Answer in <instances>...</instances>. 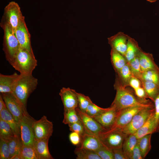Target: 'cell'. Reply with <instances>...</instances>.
Here are the masks:
<instances>
[{"label": "cell", "instance_id": "8fae6325", "mask_svg": "<svg viewBox=\"0 0 159 159\" xmlns=\"http://www.w3.org/2000/svg\"><path fill=\"white\" fill-rule=\"evenodd\" d=\"M145 108L146 107L134 106L120 110L118 112L114 124L110 129L118 128L122 129L130 122L135 114Z\"/></svg>", "mask_w": 159, "mask_h": 159}, {"label": "cell", "instance_id": "d6986e66", "mask_svg": "<svg viewBox=\"0 0 159 159\" xmlns=\"http://www.w3.org/2000/svg\"><path fill=\"white\" fill-rule=\"evenodd\" d=\"M49 139H34L33 147L38 159H53L48 146Z\"/></svg>", "mask_w": 159, "mask_h": 159}, {"label": "cell", "instance_id": "4dcf8cb0", "mask_svg": "<svg viewBox=\"0 0 159 159\" xmlns=\"http://www.w3.org/2000/svg\"><path fill=\"white\" fill-rule=\"evenodd\" d=\"M10 159L14 155L20 153L23 145L20 137L15 136L8 142Z\"/></svg>", "mask_w": 159, "mask_h": 159}, {"label": "cell", "instance_id": "9c48e42d", "mask_svg": "<svg viewBox=\"0 0 159 159\" xmlns=\"http://www.w3.org/2000/svg\"><path fill=\"white\" fill-rule=\"evenodd\" d=\"M155 112V107H147L143 109L133 117L130 122L122 129L125 134H134L144 124L149 116Z\"/></svg>", "mask_w": 159, "mask_h": 159}, {"label": "cell", "instance_id": "30bf717a", "mask_svg": "<svg viewBox=\"0 0 159 159\" xmlns=\"http://www.w3.org/2000/svg\"><path fill=\"white\" fill-rule=\"evenodd\" d=\"M33 127L35 139H49L53 132V124L43 115L38 120H35Z\"/></svg>", "mask_w": 159, "mask_h": 159}, {"label": "cell", "instance_id": "44dd1931", "mask_svg": "<svg viewBox=\"0 0 159 159\" xmlns=\"http://www.w3.org/2000/svg\"><path fill=\"white\" fill-rule=\"evenodd\" d=\"M138 56L142 73L150 70L159 69L154 62L152 54L146 52L142 50Z\"/></svg>", "mask_w": 159, "mask_h": 159}, {"label": "cell", "instance_id": "836d02e7", "mask_svg": "<svg viewBox=\"0 0 159 159\" xmlns=\"http://www.w3.org/2000/svg\"><path fill=\"white\" fill-rule=\"evenodd\" d=\"M19 154L21 159H38L33 146L23 145Z\"/></svg>", "mask_w": 159, "mask_h": 159}, {"label": "cell", "instance_id": "f1b7e54d", "mask_svg": "<svg viewBox=\"0 0 159 159\" xmlns=\"http://www.w3.org/2000/svg\"><path fill=\"white\" fill-rule=\"evenodd\" d=\"M116 72L117 74V76L123 85L129 86V81L133 75L128 63H127L119 71Z\"/></svg>", "mask_w": 159, "mask_h": 159}, {"label": "cell", "instance_id": "f6af8a7d", "mask_svg": "<svg viewBox=\"0 0 159 159\" xmlns=\"http://www.w3.org/2000/svg\"><path fill=\"white\" fill-rule=\"evenodd\" d=\"M143 158L139 148L137 144L134 148L130 159H142Z\"/></svg>", "mask_w": 159, "mask_h": 159}, {"label": "cell", "instance_id": "1f68e13d", "mask_svg": "<svg viewBox=\"0 0 159 159\" xmlns=\"http://www.w3.org/2000/svg\"><path fill=\"white\" fill-rule=\"evenodd\" d=\"M139 79L151 82L159 86V69L143 72Z\"/></svg>", "mask_w": 159, "mask_h": 159}, {"label": "cell", "instance_id": "5bb4252c", "mask_svg": "<svg viewBox=\"0 0 159 159\" xmlns=\"http://www.w3.org/2000/svg\"><path fill=\"white\" fill-rule=\"evenodd\" d=\"M14 34L19 42L20 47L33 52L31 42V35L25 20L18 26Z\"/></svg>", "mask_w": 159, "mask_h": 159}, {"label": "cell", "instance_id": "e0dca14e", "mask_svg": "<svg viewBox=\"0 0 159 159\" xmlns=\"http://www.w3.org/2000/svg\"><path fill=\"white\" fill-rule=\"evenodd\" d=\"M80 145V148L95 152L103 145L97 135L86 132L82 136Z\"/></svg>", "mask_w": 159, "mask_h": 159}, {"label": "cell", "instance_id": "6da1fadb", "mask_svg": "<svg viewBox=\"0 0 159 159\" xmlns=\"http://www.w3.org/2000/svg\"><path fill=\"white\" fill-rule=\"evenodd\" d=\"M116 91L114 100L111 105L119 111L123 108L134 106L144 107H154V104L149 100L140 99L135 92L123 85L117 76L114 85Z\"/></svg>", "mask_w": 159, "mask_h": 159}, {"label": "cell", "instance_id": "60d3db41", "mask_svg": "<svg viewBox=\"0 0 159 159\" xmlns=\"http://www.w3.org/2000/svg\"><path fill=\"white\" fill-rule=\"evenodd\" d=\"M154 104L155 109V117L156 125V132H159V92Z\"/></svg>", "mask_w": 159, "mask_h": 159}, {"label": "cell", "instance_id": "ba28073f", "mask_svg": "<svg viewBox=\"0 0 159 159\" xmlns=\"http://www.w3.org/2000/svg\"><path fill=\"white\" fill-rule=\"evenodd\" d=\"M35 120L28 114L24 116L18 123L20 137L23 145H33L35 138L33 123Z\"/></svg>", "mask_w": 159, "mask_h": 159}, {"label": "cell", "instance_id": "7dc6e473", "mask_svg": "<svg viewBox=\"0 0 159 159\" xmlns=\"http://www.w3.org/2000/svg\"><path fill=\"white\" fill-rule=\"evenodd\" d=\"M6 107L5 102L1 95H0V112Z\"/></svg>", "mask_w": 159, "mask_h": 159}, {"label": "cell", "instance_id": "d590c367", "mask_svg": "<svg viewBox=\"0 0 159 159\" xmlns=\"http://www.w3.org/2000/svg\"><path fill=\"white\" fill-rule=\"evenodd\" d=\"M138 55L135 57L130 62L127 63L130 67L133 75L140 79L142 72Z\"/></svg>", "mask_w": 159, "mask_h": 159}, {"label": "cell", "instance_id": "7a4b0ae2", "mask_svg": "<svg viewBox=\"0 0 159 159\" xmlns=\"http://www.w3.org/2000/svg\"><path fill=\"white\" fill-rule=\"evenodd\" d=\"M38 83L37 79L28 74H20L15 82L13 93L26 108L28 99Z\"/></svg>", "mask_w": 159, "mask_h": 159}, {"label": "cell", "instance_id": "9a60e30c", "mask_svg": "<svg viewBox=\"0 0 159 159\" xmlns=\"http://www.w3.org/2000/svg\"><path fill=\"white\" fill-rule=\"evenodd\" d=\"M64 107V111L76 109L78 106L76 91L69 87H62L59 93Z\"/></svg>", "mask_w": 159, "mask_h": 159}, {"label": "cell", "instance_id": "4fadbf2b", "mask_svg": "<svg viewBox=\"0 0 159 159\" xmlns=\"http://www.w3.org/2000/svg\"><path fill=\"white\" fill-rule=\"evenodd\" d=\"M119 111L111 105L106 110L93 117L107 130L110 129L114 124Z\"/></svg>", "mask_w": 159, "mask_h": 159}, {"label": "cell", "instance_id": "3957f363", "mask_svg": "<svg viewBox=\"0 0 159 159\" xmlns=\"http://www.w3.org/2000/svg\"><path fill=\"white\" fill-rule=\"evenodd\" d=\"M33 52L20 47L11 64L20 74H32L37 66Z\"/></svg>", "mask_w": 159, "mask_h": 159}, {"label": "cell", "instance_id": "e575fe53", "mask_svg": "<svg viewBox=\"0 0 159 159\" xmlns=\"http://www.w3.org/2000/svg\"><path fill=\"white\" fill-rule=\"evenodd\" d=\"M78 101L79 108L82 111L86 112L89 105L92 101L89 96L76 92Z\"/></svg>", "mask_w": 159, "mask_h": 159}, {"label": "cell", "instance_id": "7bdbcfd3", "mask_svg": "<svg viewBox=\"0 0 159 159\" xmlns=\"http://www.w3.org/2000/svg\"><path fill=\"white\" fill-rule=\"evenodd\" d=\"M129 86L132 87L134 90L143 86L141 80L134 76L131 78L129 81Z\"/></svg>", "mask_w": 159, "mask_h": 159}, {"label": "cell", "instance_id": "d4e9b609", "mask_svg": "<svg viewBox=\"0 0 159 159\" xmlns=\"http://www.w3.org/2000/svg\"><path fill=\"white\" fill-rule=\"evenodd\" d=\"M148 98L154 102L159 92V86L153 82L140 80Z\"/></svg>", "mask_w": 159, "mask_h": 159}, {"label": "cell", "instance_id": "681fc988", "mask_svg": "<svg viewBox=\"0 0 159 159\" xmlns=\"http://www.w3.org/2000/svg\"><path fill=\"white\" fill-rule=\"evenodd\" d=\"M146 1L151 2L153 3L156 2L157 0H146Z\"/></svg>", "mask_w": 159, "mask_h": 159}, {"label": "cell", "instance_id": "484cf974", "mask_svg": "<svg viewBox=\"0 0 159 159\" xmlns=\"http://www.w3.org/2000/svg\"><path fill=\"white\" fill-rule=\"evenodd\" d=\"M110 55L111 62L116 72L119 71L127 63L125 57L113 49H111Z\"/></svg>", "mask_w": 159, "mask_h": 159}, {"label": "cell", "instance_id": "4316f807", "mask_svg": "<svg viewBox=\"0 0 159 159\" xmlns=\"http://www.w3.org/2000/svg\"><path fill=\"white\" fill-rule=\"evenodd\" d=\"M151 134L146 135L138 139L137 144L140 150L142 156L144 158L151 149Z\"/></svg>", "mask_w": 159, "mask_h": 159}, {"label": "cell", "instance_id": "ffe728a7", "mask_svg": "<svg viewBox=\"0 0 159 159\" xmlns=\"http://www.w3.org/2000/svg\"><path fill=\"white\" fill-rule=\"evenodd\" d=\"M156 125L155 112L148 117L146 121L134 134L138 139L149 134L156 132Z\"/></svg>", "mask_w": 159, "mask_h": 159}, {"label": "cell", "instance_id": "b9f144b4", "mask_svg": "<svg viewBox=\"0 0 159 159\" xmlns=\"http://www.w3.org/2000/svg\"><path fill=\"white\" fill-rule=\"evenodd\" d=\"M69 138L70 142L73 145H77L81 143L82 136L77 133L72 132L69 135Z\"/></svg>", "mask_w": 159, "mask_h": 159}, {"label": "cell", "instance_id": "277c9868", "mask_svg": "<svg viewBox=\"0 0 159 159\" xmlns=\"http://www.w3.org/2000/svg\"><path fill=\"white\" fill-rule=\"evenodd\" d=\"M24 20L25 17L19 5L16 2L11 1L4 8L0 26L7 25L14 32L20 23Z\"/></svg>", "mask_w": 159, "mask_h": 159}, {"label": "cell", "instance_id": "bcb514c9", "mask_svg": "<svg viewBox=\"0 0 159 159\" xmlns=\"http://www.w3.org/2000/svg\"><path fill=\"white\" fill-rule=\"evenodd\" d=\"M136 96L140 98L146 99L148 98L145 91L143 86L134 90Z\"/></svg>", "mask_w": 159, "mask_h": 159}, {"label": "cell", "instance_id": "c3c4849f", "mask_svg": "<svg viewBox=\"0 0 159 159\" xmlns=\"http://www.w3.org/2000/svg\"><path fill=\"white\" fill-rule=\"evenodd\" d=\"M10 159H21L20 154H16L12 157Z\"/></svg>", "mask_w": 159, "mask_h": 159}, {"label": "cell", "instance_id": "ac0fdd59", "mask_svg": "<svg viewBox=\"0 0 159 159\" xmlns=\"http://www.w3.org/2000/svg\"><path fill=\"white\" fill-rule=\"evenodd\" d=\"M19 74L14 72L11 75L0 74V92L1 93L13 92L15 82Z\"/></svg>", "mask_w": 159, "mask_h": 159}, {"label": "cell", "instance_id": "ee69618b", "mask_svg": "<svg viewBox=\"0 0 159 159\" xmlns=\"http://www.w3.org/2000/svg\"><path fill=\"white\" fill-rule=\"evenodd\" d=\"M114 159H127L122 148L112 150Z\"/></svg>", "mask_w": 159, "mask_h": 159}, {"label": "cell", "instance_id": "ab89813d", "mask_svg": "<svg viewBox=\"0 0 159 159\" xmlns=\"http://www.w3.org/2000/svg\"><path fill=\"white\" fill-rule=\"evenodd\" d=\"M69 130L75 132L80 135L81 136L85 133V129L83 123L80 121L68 125Z\"/></svg>", "mask_w": 159, "mask_h": 159}, {"label": "cell", "instance_id": "cb8c5ba5", "mask_svg": "<svg viewBox=\"0 0 159 159\" xmlns=\"http://www.w3.org/2000/svg\"><path fill=\"white\" fill-rule=\"evenodd\" d=\"M138 139L134 134L128 135L125 138L122 149L127 159H130L132 151L137 144Z\"/></svg>", "mask_w": 159, "mask_h": 159}, {"label": "cell", "instance_id": "2e32d148", "mask_svg": "<svg viewBox=\"0 0 159 159\" xmlns=\"http://www.w3.org/2000/svg\"><path fill=\"white\" fill-rule=\"evenodd\" d=\"M128 36L120 32L108 38V42L111 47L124 56L127 48Z\"/></svg>", "mask_w": 159, "mask_h": 159}, {"label": "cell", "instance_id": "8992f818", "mask_svg": "<svg viewBox=\"0 0 159 159\" xmlns=\"http://www.w3.org/2000/svg\"><path fill=\"white\" fill-rule=\"evenodd\" d=\"M128 135L121 129L114 128L106 130L97 136L103 145L112 150L122 148L123 142Z\"/></svg>", "mask_w": 159, "mask_h": 159}, {"label": "cell", "instance_id": "f35d334b", "mask_svg": "<svg viewBox=\"0 0 159 159\" xmlns=\"http://www.w3.org/2000/svg\"><path fill=\"white\" fill-rule=\"evenodd\" d=\"M0 159H10V154L8 142L0 139Z\"/></svg>", "mask_w": 159, "mask_h": 159}, {"label": "cell", "instance_id": "7c38bea8", "mask_svg": "<svg viewBox=\"0 0 159 159\" xmlns=\"http://www.w3.org/2000/svg\"><path fill=\"white\" fill-rule=\"evenodd\" d=\"M76 109L84 126L85 132L97 135L101 132L107 130L93 117L88 115L86 112L82 111L78 107H77Z\"/></svg>", "mask_w": 159, "mask_h": 159}, {"label": "cell", "instance_id": "8d00e7d4", "mask_svg": "<svg viewBox=\"0 0 159 159\" xmlns=\"http://www.w3.org/2000/svg\"><path fill=\"white\" fill-rule=\"evenodd\" d=\"M108 109V108H105L101 107L92 102L88 106L85 112L89 115L93 117L99 115Z\"/></svg>", "mask_w": 159, "mask_h": 159}, {"label": "cell", "instance_id": "52a82bcc", "mask_svg": "<svg viewBox=\"0 0 159 159\" xmlns=\"http://www.w3.org/2000/svg\"><path fill=\"white\" fill-rule=\"evenodd\" d=\"M6 107L18 123L24 116L29 114L26 108L15 95L12 93L1 94Z\"/></svg>", "mask_w": 159, "mask_h": 159}, {"label": "cell", "instance_id": "7402d4cb", "mask_svg": "<svg viewBox=\"0 0 159 159\" xmlns=\"http://www.w3.org/2000/svg\"><path fill=\"white\" fill-rule=\"evenodd\" d=\"M142 50L137 42L133 38L128 36L127 48L124 55L127 62H129L138 56Z\"/></svg>", "mask_w": 159, "mask_h": 159}, {"label": "cell", "instance_id": "74e56055", "mask_svg": "<svg viewBox=\"0 0 159 159\" xmlns=\"http://www.w3.org/2000/svg\"><path fill=\"white\" fill-rule=\"evenodd\" d=\"M96 152L101 159H114L112 150L102 145Z\"/></svg>", "mask_w": 159, "mask_h": 159}, {"label": "cell", "instance_id": "d6a6232c", "mask_svg": "<svg viewBox=\"0 0 159 159\" xmlns=\"http://www.w3.org/2000/svg\"><path fill=\"white\" fill-rule=\"evenodd\" d=\"M64 115L62 122L68 125L80 120L76 109L64 111Z\"/></svg>", "mask_w": 159, "mask_h": 159}, {"label": "cell", "instance_id": "603a6c76", "mask_svg": "<svg viewBox=\"0 0 159 159\" xmlns=\"http://www.w3.org/2000/svg\"><path fill=\"white\" fill-rule=\"evenodd\" d=\"M0 119L6 122L10 126L15 136L20 137L18 124L6 107L0 112Z\"/></svg>", "mask_w": 159, "mask_h": 159}, {"label": "cell", "instance_id": "5b68a950", "mask_svg": "<svg viewBox=\"0 0 159 159\" xmlns=\"http://www.w3.org/2000/svg\"><path fill=\"white\" fill-rule=\"evenodd\" d=\"M1 27L4 32L3 50L6 60L11 65L20 46L13 31L9 26Z\"/></svg>", "mask_w": 159, "mask_h": 159}, {"label": "cell", "instance_id": "83f0119b", "mask_svg": "<svg viewBox=\"0 0 159 159\" xmlns=\"http://www.w3.org/2000/svg\"><path fill=\"white\" fill-rule=\"evenodd\" d=\"M15 136L10 126L0 119V139L8 142Z\"/></svg>", "mask_w": 159, "mask_h": 159}, {"label": "cell", "instance_id": "f546056e", "mask_svg": "<svg viewBox=\"0 0 159 159\" xmlns=\"http://www.w3.org/2000/svg\"><path fill=\"white\" fill-rule=\"evenodd\" d=\"M77 159H101L96 152L79 147L74 150Z\"/></svg>", "mask_w": 159, "mask_h": 159}]
</instances>
